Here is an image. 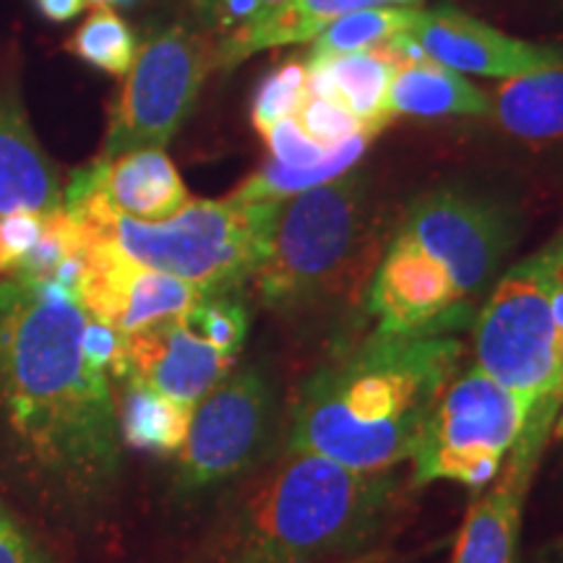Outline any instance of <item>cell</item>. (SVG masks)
Instances as JSON below:
<instances>
[{"instance_id": "cell-1", "label": "cell", "mask_w": 563, "mask_h": 563, "mask_svg": "<svg viewBox=\"0 0 563 563\" xmlns=\"http://www.w3.org/2000/svg\"><path fill=\"white\" fill-rule=\"evenodd\" d=\"M87 311L51 282H0V394L16 431L53 467L112 473L118 412L81 352Z\"/></svg>"}, {"instance_id": "cell-2", "label": "cell", "mask_w": 563, "mask_h": 563, "mask_svg": "<svg viewBox=\"0 0 563 563\" xmlns=\"http://www.w3.org/2000/svg\"><path fill=\"white\" fill-rule=\"evenodd\" d=\"M460 361L462 342L452 334L376 332L308 378L292 410L287 452L323 456L355 473H391L412 456Z\"/></svg>"}, {"instance_id": "cell-3", "label": "cell", "mask_w": 563, "mask_h": 563, "mask_svg": "<svg viewBox=\"0 0 563 563\" xmlns=\"http://www.w3.org/2000/svg\"><path fill=\"white\" fill-rule=\"evenodd\" d=\"M402 501L391 473H355L287 452L249 485L232 519L228 563H334L373 551Z\"/></svg>"}, {"instance_id": "cell-4", "label": "cell", "mask_w": 563, "mask_h": 563, "mask_svg": "<svg viewBox=\"0 0 563 563\" xmlns=\"http://www.w3.org/2000/svg\"><path fill=\"white\" fill-rule=\"evenodd\" d=\"M382 262V209L357 173L282 201L269 251L253 274L258 298L279 313L347 300Z\"/></svg>"}, {"instance_id": "cell-5", "label": "cell", "mask_w": 563, "mask_h": 563, "mask_svg": "<svg viewBox=\"0 0 563 563\" xmlns=\"http://www.w3.org/2000/svg\"><path fill=\"white\" fill-rule=\"evenodd\" d=\"M63 207L87 235L112 241L139 264L173 274L203 295H230L264 264L282 203L191 199L162 222L125 217L100 194Z\"/></svg>"}, {"instance_id": "cell-6", "label": "cell", "mask_w": 563, "mask_h": 563, "mask_svg": "<svg viewBox=\"0 0 563 563\" xmlns=\"http://www.w3.org/2000/svg\"><path fill=\"white\" fill-rule=\"evenodd\" d=\"M475 365L527 410L517 443L545 449L563 402V336L540 249L498 279L475 323Z\"/></svg>"}, {"instance_id": "cell-7", "label": "cell", "mask_w": 563, "mask_h": 563, "mask_svg": "<svg viewBox=\"0 0 563 563\" xmlns=\"http://www.w3.org/2000/svg\"><path fill=\"white\" fill-rule=\"evenodd\" d=\"M527 426V410L483 368L449 382L415 443L412 485L460 483L485 488L504 470Z\"/></svg>"}, {"instance_id": "cell-8", "label": "cell", "mask_w": 563, "mask_h": 563, "mask_svg": "<svg viewBox=\"0 0 563 563\" xmlns=\"http://www.w3.org/2000/svg\"><path fill=\"white\" fill-rule=\"evenodd\" d=\"M214 45L186 26H167L139 47L129 79L112 108L110 129L97 159L139 150H162L191 115L209 70Z\"/></svg>"}, {"instance_id": "cell-9", "label": "cell", "mask_w": 563, "mask_h": 563, "mask_svg": "<svg viewBox=\"0 0 563 563\" xmlns=\"http://www.w3.org/2000/svg\"><path fill=\"white\" fill-rule=\"evenodd\" d=\"M399 230L443 266L460 298L475 308L514 243L509 211L460 188H435L407 207Z\"/></svg>"}, {"instance_id": "cell-10", "label": "cell", "mask_w": 563, "mask_h": 563, "mask_svg": "<svg viewBox=\"0 0 563 563\" xmlns=\"http://www.w3.org/2000/svg\"><path fill=\"white\" fill-rule=\"evenodd\" d=\"M272 391L258 371H232L194 407L180 449L183 490L196 493L243 473L266 439Z\"/></svg>"}, {"instance_id": "cell-11", "label": "cell", "mask_w": 563, "mask_h": 563, "mask_svg": "<svg viewBox=\"0 0 563 563\" xmlns=\"http://www.w3.org/2000/svg\"><path fill=\"white\" fill-rule=\"evenodd\" d=\"M201 298L199 287L139 264L112 241L87 235L76 300L91 319L129 336L191 311Z\"/></svg>"}, {"instance_id": "cell-12", "label": "cell", "mask_w": 563, "mask_h": 563, "mask_svg": "<svg viewBox=\"0 0 563 563\" xmlns=\"http://www.w3.org/2000/svg\"><path fill=\"white\" fill-rule=\"evenodd\" d=\"M368 308L378 334H452L473 316L452 277L402 230L394 232L368 285Z\"/></svg>"}, {"instance_id": "cell-13", "label": "cell", "mask_w": 563, "mask_h": 563, "mask_svg": "<svg viewBox=\"0 0 563 563\" xmlns=\"http://www.w3.org/2000/svg\"><path fill=\"white\" fill-rule=\"evenodd\" d=\"M407 37L428 60L452 68L456 74L511 79V76L532 74V70L563 63V53L555 47L511 37L452 5L418 11Z\"/></svg>"}, {"instance_id": "cell-14", "label": "cell", "mask_w": 563, "mask_h": 563, "mask_svg": "<svg viewBox=\"0 0 563 563\" xmlns=\"http://www.w3.org/2000/svg\"><path fill=\"white\" fill-rule=\"evenodd\" d=\"M235 361L175 316L125 336L121 382L133 378L173 402L196 407L230 376Z\"/></svg>"}, {"instance_id": "cell-15", "label": "cell", "mask_w": 563, "mask_h": 563, "mask_svg": "<svg viewBox=\"0 0 563 563\" xmlns=\"http://www.w3.org/2000/svg\"><path fill=\"white\" fill-rule=\"evenodd\" d=\"M100 194L112 209L141 222L170 220L191 201L178 167L162 150H139L95 159L70 175L63 203Z\"/></svg>"}, {"instance_id": "cell-16", "label": "cell", "mask_w": 563, "mask_h": 563, "mask_svg": "<svg viewBox=\"0 0 563 563\" xmlns=\"http://www.w3.org/2000/svg\"><path fill=\"white\" fill-rule=\"evenodd\" d=\"M540 454V449L514 446L511 460L501 470V477H496V485L470 504L452 563H514L525 496Z\"/></svg>"}, {"instance_id": "cell-17", "label": "cell", "mask_w": 563, "mask_h": 563, "mask_svg": "<svg viewBox=\"0 0 563 563\" xmlns=\"http://www.w3.org/2000/svg\"><path fill=\"white\" fill-rule=\"evenodd\" d=\"M63 207L60 178L26 121L16 91L0 89V214H51Z\"/></svg>"}, {"instance_id": "cell-18", "label": "cell", "mask_w": 563, "mask_h": 563, "mask_svg": "<svg viewBox=\"0 0 563 563\" xmlns=\"http://www.w3.org/2000/svg\"><path fill=\"white\" fill-rule=\"evenodd\" d=\"M308 91L347 108L361 121L368 136H376L394 118L386 110V97L399 58L389 45L350 55H336L308 63Z\"/></svg>"}, {"instance_id": "cell-19", "label": "cell", "mask_w": 563, "mask_h": 563, "mask_svg": "<svg viewBox=\"0 0 563 563\" xmlns=\"http://www.w3.org/2000/svg\"><path fill=\"white\" fill-rule=\"evenodd\" d=\"M394 3H412V0H287L266 19L220 37L214 45L217 66L232 68L253 53L269 47L313 42L329 24L352 11Z\"/></svg>"}, {"instance_id": "cell-20", "label": "cell", "mask_w": 563, "mask_h": 563, "mask_svg": "<svg viewBox=\"0 0 563 563\" xmlns=\"http://www.w3.org/2000/svg\"><path fill=\"white\" fill-rule=\"evenodd\" d=\"M490 121L525 144L563 141V63L504 79L490 97Z\"/></svg>"}, {"instance_id": "cell-21", "label": "cell", "mask_w": 563, "mask_h": 563, "mask_svg": "<svg viewBox=\"0 0 563 563\" xmlns=\"http://www.w3.org/2000/svg\"><path fill=\"white\" fill-rule=\"evenodd\" d=\"M386 110L391 118H452V115H488L490 97L464 81V76L439 63L418 58L407 60L394 74Z\"/></svg>"}, {"instance_id": "cell-22", "label": "cell", "mask_w": 563, "mask_h": 563, "mask_svg": "<svg viewBox=\"0 0 563 563\" xmlns=\"http://www.w3.org/2000/svg\"><path fill=\"white\" fill-rule=\"evenodd\" d=\"M121 405L115 407L123 441L152 454L180 452L191 426L194 407L173 402L152 386L125 378Z\"/></svg>"}, {"instance_id": "cell-23", "label": "cell", "mask_w": 563, "mask_h": 563, "mask_svg": "<svg viewBox=\"0 0 563 563\" xmlns=\"http://www.w3.org/2000/svg\"><path fill=\"white\" fill-rule=\"evenodd\" d=\"M371 139L373 136H368V133H357V136L336 144L332 154H329V159H323L313 167H287L269 159L262 170L245 178L228 199L241 203H282L292 199V196L311 191V188H319L323 183L347 175L352 165L368 150Z\"/></svg>"}, {"instance_id": "cell-24", "label": "cell", "mask_w": 563, "mask_h": 563, "mask_svg": "<svg viewBox=\"0 0 563 563\" xmlns=\"http://www.w3.org/2000/svg\"><path fill=\"white\" fill-rule=\"evenodd\" d=\"M415 19H418V9H405V5H373V9L352 11L347 16L336 19L334 24H329L313 40L308 63L389 45L391 40L402 37L412 30Z\"/></svg>"}, {"instance_id": "cell-25", "label": "cell", "mask_w": 563, "mask_h": 563, "mask_svg": "<svg viewBox=\"0 0 563 563\" xmlns=\"http://www.w3.org/2000/svg\"><path fill=\"white\" fill-rule=\"evenodd\" d=\"M68 53L104 74L125 76L136 60L139 47L131 26L115 11L95 9L68 40Z\"/></svg>"}, {"instance_id": "cell-26", "label": "cell", "mask_w": 563, "mask_h": 563, "mask_svg": "<svg viewBox=\"0 0 563 563\" xmlns=\"http://www.w3.org/2000/svg\"><path fill=\"white\" fill-rule=\"evenodd\" d=\"M308 95V68L298 60L282 63L266 79L258 84L253 97L251 121L256 131L266 136L274 125L285 118L298 115L302 100Z\"/></svg>"}, {"instance_id": "cell-27", "label": "cell", "mask_w": 563, "mask_h": 563, "mask_svg": "<svg viewBox=\"0 0 563 563\" xmlns=\"http://www.w3.org/2000/svg\"><path fill=\"white\" fill-rule=\"evenodd\" d=\"M196 334H201L209 344L222 350L224 355L238 357L245 334H249V313L241 300L230 295H203L191 311L180 316Z\"/></svg>"}, {"instance_id": "cell-28", "label": "cell", "mask_w": 563, "mask_h": 563, "mask_svg": "<svg viewBox=\"0 0 563 563\" xmlns=\"http://www.w3.org/2000/svg\"><path fill=\"white\" fill-rule=\"evenodd\" d=\"M295 121L300 123V129L306 131L308 136L319 141L321 146H336L342 144V141L357 136V133H365L361 121H357L344 104L327 100V97L311 95V91H308L306 100H302Z\"/></svg>"}, {"instance_id": "cell-29", "label": "cell", "mask_w": 563, "mask_h": 563, "mask_svg": "<svg viewBox=\"0 0 563 563\" xmlns=\"http://www.w3.org/2000/svg\"><path fill=\"white\" fill-rule=\"evenodd\" d=\"M186 3L201 26L224 37L266 19L287 0H186Z\"/></svg>"}, {"instance_id": "cell-30", "label": "cell", "mask_w": 563, "mask_h": 563, "mask_svg": "<svg viewBox=\"0 0 563 563\" xmlns=\"http://www.w3.org/2000/svg\"><path fill=\"white\" fill-rule=\"evenodd\" d=\"M264 139L272 150V159L287 167H313L329 159L334 150V146H321L319 141L308 136L295 118L279 121Z\"/></svg>"}, {"instance_id": "cell-31", "label": "cell", "mask_w": 563, "mask_h": 563, "mask_svg": "<svg viewBox=\"0 0 563 563\" xmlns=\"http://www.w3.org/2000/svg\"><path fill=\"white\" fill-rule=\"evenodd\" d=\"M42 228H45V214H34V211L0 214V274L13 277L26 253L37 245Z\"/></svg>"}, {"instance_id": "cell-32", "label": "cell", "mask_w": 563, "mask_h": 563, "mask_svg": "<svg viewBox=\"0 0 563 563\" xmlns=\"http://www.w3.org/2000/svg\"><path fill=\"white\" fill-rule=\"evenodd\" d=\"M123 344L125 334L115 332V329L108 327V323L87 319V329H84L81 336V352L84 361L91 371L102 373V376H115L118 382L123 378Z\"/></svg>"}, {"instance_id": "cell-33", "label": "cell", "mask_w": 563, "mask_h": 563, "mask_svg": "<svg viewBox=\"0 0 563 563\" xmlns=\"http://www.w3.org/2000/svg\"><path fill=\"white\" fill-rule=\"evenodd\" d=\"M0 563H42L30 540L21 534L0 509Z\"/></svg>"}, {"instance_id": "cell-34", "label": "cell", "mask_w": 563, "mask_h": 563, "mask_svg": "<svg viewBox=\"0 0 563 563\" xmlns=\"http://www.w3.org/2000/svg\"><path fill=\"white\" fill-rule=\"evenodd\" d=\"M37 3V11L47 21H55V24H63V21L76 19L84 9V0H34Z\"/></svg>"}, {"instance_id": "cell-35", "label": "cell", "mask_w": 563, "mask_h": 563, "mask_svg": "<svg viewBox=\"0 0 563 563\" xmlns=\"http://www.w3.org/2000/svg\"><path fill=\"white\" fill-rule=\"evenodd\" d=\"M389 555L384 551H368V553H361V555H352V559H344V561H334V563H384Z\"/></svg>"}, {"instance_id": "cell-36", "label": "cell", "mask_w": 563, "mask_h": 563, "mask_svg": "<svg viewBox=\"0 0 563 563\" xmlns=\"http://www.w3.org/2000/svg\"><path fill=\"white\" fill-rule=\"evenodd\" d=\"M95 5V9H112L118 3H131V0H84V5Z\"/></svg>"}, {"instance_id": "cell-37", "label": "cell", "mask_w": 563, "mask_h": 563, "mask_svg": "<svg viewBox=\"0 0 563 563\" xmlns=\"http://www.w3.org/2000/svg\"><path fill=\"white\" fill-rule=\"evenodd\" d=\"M553 435L555 439H563V402H561V410L555 415V422H553Z\"/></svg>"}, {"instance_id": "cell-38", "label": "cell", "mask_w": 563, "mask_h": 563, "mask_svg": "<svg viewBox=\"0 0 563 563\" xmlns=\"http://www.w3.org/2000/svg\"><path fill=\"white\" fill-rule=\"evenodd\" d=\"M551 563H563V540L551 548Z\"/></svg>"}]
</instances>
